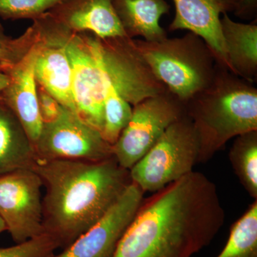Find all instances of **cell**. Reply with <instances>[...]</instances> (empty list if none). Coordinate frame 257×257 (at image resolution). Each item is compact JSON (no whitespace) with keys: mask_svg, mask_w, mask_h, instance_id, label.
I'll return each mask as SVG.
<instances>
[{"mask_svg":"<svg viewBox=\"0 0 257 257\" xmlns=\"http://www.w3.org/2000/svg\"><path fill=\"white\" fill-rule=\"evenodd\" d=\"M224 221L215 184L192 171L143 201L113 257H192Z\"/></svg>","mask_w":257,"mask_h":257,"instance_id":"6da1fadb","label":"cell"},{"mask_svg":"<svg viewBox=\"0 0 257 257\" xmlns=\"http://www.w3.org/2000/svg\"><path fill=\"white\" fill-rule=\"evenodd\" d=\"M36 171L45 187L44 233L65 248L96 224L132 182L130 170L114 157L101 161H39Z\"/></svg>","mask_w":257,"mask_h":257,"instance_id":"7a4b0ae2","label":"cell"},{"mask_svg":"<svg viewBox=\"0 0 257 257\" xmlns=\"http://www.w3.org/2000/svg\"><path fill=\"white\" fill-rule=\"evenodd\" d=\"M199 141L198 163L210 160L231 138L257 130V89L216 64L208 87L184 104Z\"/></svg>","mask_w":257,"mask_h":257,"instance_id":"3957f363","label":"cell"},{"mask_svg":"<svg viewBox=\"0 0 257 257\" xmlns=\"http://www.w3.org/2000/svg\"><path fill=\"white\" fill-rule=\"evenodd\" d=\"M134 42L154 75L184 105L214 78L217 64L214 55L192 32L161 41Z\"/></svg>","mask_w":257,"mask_h":257,"instance_id":"277c9868","label":"cell"},{"mask_svg":"<svg viewBox=\"0 0 257 257\" xmlns=\"http://www.w3.org/2000/svg\"><path fill=\"white\" fill-rule=\"evenodd\" d=\"M199 141L187 115L166 130L158 141L130 170L132 182L144 192H157L192 172Z\"/></svg>","mask_w":257,"mask_h":257,"instance_id":"5b68a950","label":"cell"},{"mask_svg":"<svg viewBox=\"0 0 257 257\" xmlns=\"http://www.w3.org/2000/svg\"><path fill=\"white\" fill-rule=\"evenodd\" d=\"M72 69V89L76 114L101 134L104 126L106 71L101 62L98 37L77 34L65 45Z\"/></svg>","mask_w":257,"mask_h":257,"instance_id":"8992f818","label":"cell"},{"mask_svg":"<svg viewBox=\"0 0 257 257\" xmlns=\"http://www.w3.org/2000/svg\"><path fill=\"white\" fill-rule=\"evenodd\" d=\"M184 115V104L169 92L138 103L133 106L131 119L112 146L115 160L130 170L166 130Z\"/></svg>","mask_w":257,"mask_h":257,"instance_id":"52a82bcc","label":"cell"},{"mask_svg":"<svg viewBox=\"0 0 257 257\" xmlns=\"http://www.w3.org/2000/svg\"><path fill=\"white\" fill-rule=\"evenodd\" d=\"M43 187L34 169H20L0 175V216L15 243L44 234Z\"/></svg>","mask_w":257,"mask_h":257,"instance_id":"ba28073f","label":"cell"},{"mask_svg":"<svg viewBox=\"0 0 257 257\" xmlns=\"http://www.w3.org/2000/svg\"><path fill=\"white\" fill-rule=\"evenodd\" d=\"M39 161H101L113 157L112 145L96 128L64 107L59 119L43 124L35 146Z\"/></svg>","mask_w":257,"mask_h":257,"instance_id":"9c48e42d","label":"cell"},{"mask_svg":"<svg viewBox=\"0 0 257 257\" xmlns=\"http://www.w3.org/2000/svg\"><path fill=\"white\" fill-rule=\"evenodd\" d=\"M101 62L119 95L131 105L168 92L152 73L134 39L126 36L98 37Z\"/></svg>","mask_w":257,"mask_h":257,"instance_id":"30bf717a","label":"cell"},{"mask_svg":"<svg viewBox=\"0 0 257 257\" xmlns=\"http://www.w3.org/2000/svg\"><path fill=\"white\" fill-rule=\"evenodd\" d=\"M145 192L132 182L95 224L55 257H113L121 236L143 201Z\"/></svg>","mask_w":257,"mask_h":257,"instance_id":"8fae6325","label":"cell"},{"mask_svg":"<svg viewBox=\"0 0 257 257\" xmlns=\"http://www.w3.org/2000/svg\"><path fill=\"white\" fill-rule=\"evenodd\" d=\"M175 16L169 30H189L203 39L216 64L233 73L221 30V15L239 9V0H173ZM234 74V73H233Z\"/></svg>","mask_w":257,"mask_h":257,"instance_id":"7c38bea8","label":"cell"},{"mask_svg":"<svg viewBox=\"0 0 257 257\" xmlns=\"http://www.w3.org/2000/svg\"><path fill=\"white\" fill-rule=\"evenodd\" d=\"M47 13L72 35L89 32L100 39L126 36L112 0H67Z\"/></svg>","mask_w":257,"mask_h":257,"instance_id":"4fadbf2b","label":"cell"},{"mask_svg":"<svg viewBox=\"0 0 257 257\" xmlns=\"http://www.w3.org/2000/svg\"><path fill=\"white\" fill-rule=\"evenodd\" d=\"M35 57L34 47L23 60L7 74L9 84L0 94V98L17 116L34 147L43 126L34 72Z\"/></svg>","mask_w":257,"mask_h":257,"instance_id":"5bb4252c","label":"cell"},{"mask_svg":"<svg viewBox=\"0 0 257 257\" xmlns=\"http://www.w3.org/2000/svg\"><path fill=\"white\" fill-rule=\"evenodd\" d=\"M65 45L42 41L40 38L35 46L34 72L37 84L50 93L61 105L76 114L72 69Z\"/></svg>","mask_w":257,"mask_h":257,"instance_id":"9a60e30c","label":"cell"},{"mask_svg":"<svg viewBox=\"0 0 257 257\" xmlns=\"http://www.w3.org/2000/svg\"><path fill=\"white\" fill-rule=\"evenodd\" d=\"M112 3L128 38L142 37L148 42L167 38L160 24V18L170 13V5L165 0H112Z\"/></svg>","mask_w":257,"mask_h":257,"instance_id":"2e32d148","label":"cell"},{"mask_svg":"<svg viewBox=\"0 0 257 257\" xmlns=\"http://www.w3.org/2000/svg\"><path fill=\"white\" fill-rule=\"evenodd\" d=\"M220 23L233 73L253 83L257 74L256 20L249 24L236 23L225 13Z\"/></svg>","mask_w":257,"mask_h":257,"instance_id":"e0dca14e","label":"cell"},{"mask_svg":"<svg viewBox=\"0 0 257 257\" xmlns=\"http://www.w3.org/2000/svg\"><path fill=\"white\" fill-rule=\"evenodd\" d=\"M35 147L13 111L0 98V175L20 169H34Z\"/></svg>","mask_w":257,"mask_h":257,"instance_id":"ac0fdd59","label":"cell"},{"mask_svg":"<svg viewBox=\"0 0 257 257\" xmlns=\"http://www.w3.org/2000/svg\"><path fill=\"white\" fill-rule=\"evenodd\" d=\"M229 157L240 182L257 199V130L236 137Z\"/></svg>","mask_w":257,"mask_h":257,"instance_id":"d6986e66","label":"cell"},{"mask_svg":"<svg viewBox=\"0 0 257 257\" xmlns=\"http://www.w3.org/2000/svg\"><path fill=\"white\" fill-rule=\"evenodd\" d=\"M216 257H257V199L231 226L227 242Z\"/></svg>","mask_w":257,"mask_h":257,"instance_id":"ffe728a7","label":"cell"},{"mask_svg":"<svg viewBox=\"0 0 257 257\" xmlns=\"http://www.w3.org/2000/svg\"><path fill=\"white\" fill-rule=\"evenodd\" d=\"M132 115L133 108L131 104L119 95L106 72L104 126L101 133L103 138L113 146L131 119Z\"/></svg>","mask_w":257,"mask_h":257,"instance_id":"44dd1931","label":"cell"},{"mask_svg":"<svg viewBox=\"0 0 257 257\" xmlns=\"http://www.w3.org/2000/svg\"><path fill=\"white\" fill-rule=\"evenodd\" d=\"M40 41V34L32 24L21 36L13 38L0 24V72L5 74L16 67Z\"/></svg>","mask_w":257,"mask_h":257,"instance_id":"7402d4cb","label":"cell"},{"mask_svg":"<svg viewBox=\"0 0 257 257\" xmlns=\"http://www.w3.org/2000/svg\"><path fill=\"white\" fill-rule=\"evenodd\" d=\"M67 0H0V18L34 20Z\"/></svg>","mask_w":257,"mask_h":257,"instance_id":"603a6c76","label":"cell"},{"mask_svg":"<svg viewBox=\"0 0 257 257\" xmlns=\"http://www.w3.org/2000/svg\"><path fill=\"white\" fill-rule=\"evenodd\" d=\"M57 248L55 240L44 233L15 246L0 248V257H55Z\"/></svg>","mask_w":257,"mask_h":257,"instance_id":"cb8c5ba5","label":"cell"},{"mask_svg":"<svg viewBox=\"0 0 257 257\" xmlns=\"http://www.w3.org/2000/svg\"><path fill=\"white\" fill-rule=\"evenodd\" d=\"M39 110L43 124L52 122L60 118L64 106L55 99L43 87L37 84Z\"/></svg>","mask_w":257,"mask_h":257,"instance_id":"d4e9b609","label":"cell"},{"mask_svg":"<svg viewBox=\"0 0 257 257\" xmlns=\"http://www.w3.org/2000/svg\"><path fill=\"white\" fill-rule=\"evenodd\" d=\"M257 11V0H239V9L236 12V16L244 20L256 18Z\"/></svg>","mask_w":257,"mask_h":257,"instance_id":"484cf974","label":"cell"},{"mask_svg":"<svg viewBox=\"0 0 257 257\" xmlns=\"http://www.w3.org/2000/svg\"><path fill=\"white\" fill-rule=\"evenodd\" d=\"M10 77L8 74L0 72V94L3 92V89L9 84Z\"/></svg>","mask_w":257,"mask_h":257,"instance_id":"4316f807","label":"cell"},{"mask_svg":"<svg viewBox=\"0 0 257 257\" xmlns=\"http://www.w3.org/2000/svg\"><path fill=\"white\" fill-rule=\"evenodd\" d=\"M5 231H7L6 225H5V221L0 216V234L4 232Z\"/></svg>","mask_w":257,"mask_h":257,"instance_id":"83f0119b","label":"cell"}]
</instances>
